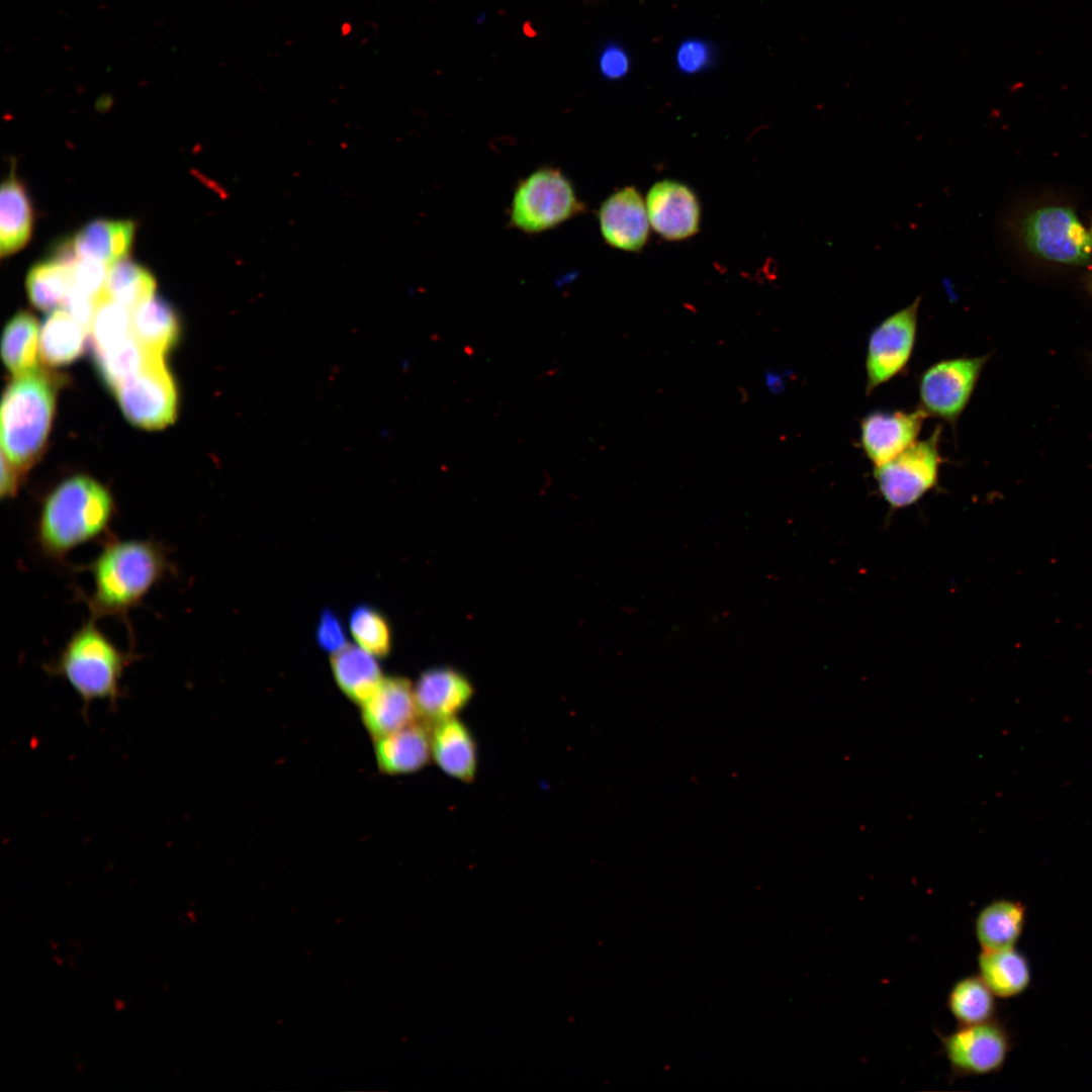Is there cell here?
I'll list each match as a JSON object with an SVG mask.
<instances>
[{"instance_id": "6da1fadb", "label": "cell", "mask_w": 1092, "mask_h": 1092, "mask_svg": "<svg viewBox=\"0 0 1092 1092\" xmlns=\"http://www.w3.org/2000/svg\"><path fill=\"white\" fill-rule=\"evenodd\" d=\"M170 548L155 539H120L110 535L97 555L79 567L91 576L89 594L78 598L91 619L117 618L128 622L131 610L142 605L160 582L176 574Z\"/></svg>"}, {"instance_id": "7a4b0ae2", "label": "cell", "mask_w": 1092, "mask_h": 1092, "mask_svg": "<svg viewBox=\"0 0 1092 1092\" xmlns=\"http://www.w3.org/2000/svg\"><path fill=\"white\" fill-rule=\"evenodd\" d=\"M117 508L110 490L88 475L69 476L43 497L33 526L40 555L65 564L78 547L112 535Z\"/></svg>"}, {"instance_id": "3957f363", "label": "cell", "mask_w": 1092, "mask_h": 1092, "mask_svg": "<svg viewBox=\"0 0 1092 1092\" xmlns=\"http://www.w3.org/2000/svg\"><path fill=\"white\" fill-rule=\"evenodd\" d=\"M89 618L67 640L58 656L44 665L52 676L64 679L80 698L83 714L95 701L116 706L122 696V677L138 659L132 649L122 651Z\"/></svg>"}, {"instance_id": "277c9868", "label": "cell", "mask_w": 1092, "mask_h": 1092, "mask_svg": "<svg viewBox=\"0 0 1092 1092\" xmlns=\"http://www.w3.org/2000/svg\"><path fill=\"white\" fill-rule=\"evenodd\" d=\"M58 379L35 369L7 387L1 405L2 454L25 476L46 446Z\"/></svg>"}, {"instance_id": "5b68a950", "label": "cell", "mask_w": 1092, "mask_h": 1092, "mask_svg": "<svg viewBox=\"0 0 1092 1092\" xmlns=\"http://www.w3.org/2000/svg\"><path fill=\"white\" fill-rule=\"evenodd\" d=\"M586 210L572 181L559 168L542 166L515 186L508 210V224L526 235H539L582 214Z\"/></svg>"}, {"instance_id": "8992f818", "label": "cell", "mask_w": 1092, "mask_h": 1092, "mask_svg": "<svg viewBox=\"0 0 1092 1092\" xmlns=\"http://www.w3.org/2000/svg\"><path fill=\"white\" fill-rule=\"evenodd\" d=\"M1020 238L1035 257L1060 265L1092 264V237L1075 210L1050 204L1026 212L1019 222Z\"/></svg>"}, {"instance_id": "52a82bcc", "label": "cell", "mask_w": 1092, "mask_h": 1092, "mask_svg": "<svg viewBox=\"0 0 1092 1092\" xmlns=\"http://www.w3.org/2000/svg\"><path fill=\"white\" fill-rule=\"evenodd\" d=\"M940 435L938 427L927 439L916 441L892 460L875 467L878 489L891 509L912 506L937 484L942 461Z\"/></svg>"}, {"instance_id": "ba28073f", "label": "cell", "mask_w": 1092, "mask_h": 1092, "mask_svg": "<svg viewBox=\"0 0 1092 1092\" xmlns=\"http://www.w3.org/2000/svg\"><path fill=\"white\" fill-rule=\"evenodd\" d=\"M989 355L958 357L929 366L918 383L920 406L926 415L952 427L967 407Z\"/></svg>"}, {"instance_id": "9c48e42d", "label": "cell", "mask_w": 1092, "mask_h": 1092, "mask_svg": "<svg viewBox=\"0 0 1092 1092\" xmlns=\"http://www.w3.org/2000/svg\"><path fill=\"white\" fill-rule=\"evenodd\" d=\"M114 391L126 419L140 428L161 429L176 417V387L163 356H153Z\"/></svg>"}, {"instance_id": "30bf717a", "label": "cell", "mask_w": 1092, "mask_h": 1092, "mask_svg": "<svg viewBox=\"0 0 1092 1092\" xmlns=\"http://www.w3.org/2000/svg\"><path fill=\"white\" fill-rule=\"evenodd\" d=\"M921 298L896 311L871 333L866 354V391L893 379L907 366L916 341Z\"/></svg>"}, {"instance_id": "8fae6325", "label": "cell", "mask_w": 1092, "mask_h": 1092, "mask_svg": "<svg viewBox=\"0 0 1092 1092\" xmlns=\"http://www.w3.org/2000/svg\"><path fill=\"white\" fill-rule=\"evenodd\" d=\"M938 1035L953 1077L995 1072L1002 1067L1009 1052L1007 1032L991 1020L959 1025L954 1030Z\"/></svg>"}, {"instance_id": "7c38bea8", "label": "cell", "mask_w": 1092, "mask_h": 1092, "mask_svg": "<svg viewBox=\"0 0 1092 1092\" xmlns=\"http://www.w3.org/2000/svg\"><path fill=\"white\" fill-rule=\"evenodd\" d=\"M646 208L650 226L663 240L680 242L700 231L702 207L697 193L687 184L664 179L648 190Z\"/></svg>"}, {"instance_id": "4fadbf2b", "label": "cell", "mask_w": 1092, "mask_h": 1092, "mask_svg": "<svg viewBox=\"0 0 1092 1092\" xmlns=\"http://www.w3.org/2000/svg\"><path fill=\"white\" fill-rule=\"evenodd\" d=\"M598 221L605 243L616 250L638 253L649 241L646 204L634 186L611 193L598 209Z\"/></svg>"}, {"instance_id": "5bb4252c", "label": "cell", "mask_w": 1092, "mask_h": 1092, "mask_svg": "<svg viewBox=\"0 0 1092 1092\" xmlns=\"http://www.w3.org/2000/svg\"><path fill=\"white\" fill-rule=\"evenodd\" d=\"M927 417L921 407L868 414L860 421L859 441L874 467L892 460L915 443Z\"/></svg>"}, {"instance_id": "9a60e30c", "label": "cell", "mask_w": 1092, "mask_h": 1092, "mask_svg": "<svg viewBox=\"0 0 1092 1092\" xmlns=\"http://www.w3.org/2000/svg\"><path fill=\"white\" fill-rule=\"evenodd\" d=\"M419 718L434 725L454 717L470 702L469 679L450 667H435L421 674L414 688Z\"/></svg>"}, {"instance_id": "2e32d148", "label": "cell", "mask_w": 1092, "mask_h": 1092, "mask_svg": "<svg viewBox=\"0 0 1092 1092\" xmlns=\"http://www.w3.org/2000/svg\"><path fill=\"white\" fill-rule=\"evenodd\" d=\"M361 706L364 726L375 739L402 729L419 718L414 688L403 677L383 678Z\"/></svg>"}, {"instance_id": "e0dca14e", "label": "cell", "mask_w": 1092, "mask_h": 1092, "mask_svg": "<svg viewBox=\"0 0 1092 1092\" xmlns=\"http://www.w3.org/2000/svg\"><path fill=\"white\" fill-rule=\"evenodd\" d=\"M431 751L436 764L449 777L470 783L477 771V745L470 729L457 717L432 725Z\"/></svg>"}, {"instance_id": "ac0fdd59", "label": "cell", "mask_w": 1092, "mask_h": 1092, "mask_svg": "<svg viewBox=\"0 0 1092 1092\" xmlns=\"http://www.w3.org/2000/svg\"><path fill=\"white\" fill-rule=\"evenodd\" d=\"M415 722L375 739L378 767L387 775H406L425 767L432 758L431 729Z\"/></svg>"}, {"instance_id": "d6986e66", "label": "cell", "mask_w": 1092, "mask_h": 1092, "mask_svg": "<svg viewBox=\"0 0 1092 1092\" xmlns=\"http://www.w3.org/2000/svg\"><path fill=\"white\" fill-rule=\"evenodd\" d=\"M32 207L14 171L4 179L0 193V252L9 256L22 249L31 237Z\"/></svg>"}, {"instance_id": "ffe728a7", "label": "cell", "mask_w": 1092, "mask_h": 1092, "mask_svg": "<svg viewBox=\"0 0 1092 1092\" xmlns=\"http://www.w3.org/2000/svg\"><path fill=\"white\" fill-rule=\"evenodd\" d=\"M135 225L131 220L95 219L82 228L73 239L80 259H95L108 265L127 255Z\"/></svg>"}, {"instance_id": "44dd1931", "label": "cell", "mask_w": 1092, "mask_h": 1092, "mask_svg": "<svg viewBox=\"0 0 1092 1092\" xmlns=\"http://www.w3.org/2000/svg\"><path fill=\"white\" fill-rule=\"evenodd\" d=\"M332 655V671L340 690L362 705L383 679L375 656L352 645H346Z\"/></svg>"}, {"instance_id": "7402d4cb", "label": "cell", "mask_w": 1092, "mask_h": 1092, "mask_svg": "<svg viewBox=\"0 0 1092 1092\" xmlns=\"http://www.w3.org/2000/svg\"><path fill=\"white\" fill-rule=\"evenodd\" d=\"M131 334L147 351L163 356L177 342V315L167 301L151 297L133 309Z\"/></svg>"}, {"instance_id": "603a6c76", "label": "cell", "mask_w": 1092, "mask_h": 1092, "mask_svg": "<svg viewBox=\"0 0 1092 1092\" xmlns=\"http://www.w3.org/2000/svg\"><path fill=\"white\" fill-rule=\"evenodd\" d=\"M1024 921V908L1010 900H995L980 910L975 919V933L982 949L1011 948L1018 939Z\"/></svg>"}, {"instance_id": "cb8c5ba5", "label": "cell", "mask_w": 1092, "mask_h": 1092, "mask_svg": "<svg viewBox=\"0 0 1092 1092\" xmlns=\"http://www.w3.org/2000/svg\"><path fill=\"white\" fill-rule=\"evenodd\" d=\"M978 970L993 994L1001 998L1019 994L1029 982L1027 963L1013 947L982 949L978 957Z\"/></svg>"}, {"instance_id": "d4e9b609", "label": "cell", "mask_w": 1092, "mask_h": 1092, "mask_svg": "<svg viewBox=\"0 0 1092 1092\" xmlns=\"http://www.w3.org/2000/svg\"><path fill=\"white\" fill-rule=\"evenodd\" d=\"M85 333L68 311L54 310L40 330L39 354L42 361L51 366L73 362L83 351Z\"/></svg>"}, {"instance_id": "484cf974", "label": "cell", "mask_w": 1092, "mask_h": 1092, "mask_svg": "<svg viewBox=\"0 0 1092 1092\" xmlns=\"http://www.w3.org/2000/svg\"><path fill=\"white\" fill-rule=\"evenodd\" d=\"M2 358L15 376L36 369L37 323L29 312L16 313L6 325L1 344Z\"/></svg>"}, {"instance_id": "4316f807", "label": "cell", "mask_w": 1092, "mask_h": 1092, "mask_svg": "<svg viewBox=\"0 0 1092 1092\" xmlns=\"http://www.w3.org/2000/svg\"><path fill=\"white\" fill-rule=\"evenodd\" d=\"M993 992L978 975L958 980L950 988L946 1006L959 1025L986 1022L995 1012Z\"/></svg>"}, {"instance_id": "83f0119b", "label": "cell", "mask_w": 1092, "mask_h": 1092, "mask_svg": "<svg viewBox=\"0 0 1092 1092\" xmlns=\"http://www.w3.org/2000/svg\"><path fill=\"white\" fill-rule=\"evenodd\" d=\"M155 287L153 275L130 259L122 258L109 265L105 291L128 309L153 297Z\"/></svg>"}, {"instance_id": "f1b7e54d", "label": "cell", "mask_w": 1092, "mask_h": 1092, "mask_svg": "<svg viewBox=\"0 0 1092 1092\" xmlns=\"http://www.w3.org/2000/svg\"><path fill=\"white\" fill-rule=\"evenodd\" d=\"M72 270L54 259L33 265L25 280L32 305L41 310H51L63 303L72 287Z\"/></svg>"}, {"instance_id": "f546056e", "label": "cell", "mask_w": 1092, "mask_h": 1092, "mask_svg": "<svg viewBox=\"0 0 1092 1092\" xmlns=\"http://www.w3.org/2000/svg\"><path fill=\"white\" fill-rule=\"evenodd\" d=\"M94 355L99 373L114 390L136 374L156 354L147 351L130 334L108 348L94 350Z\"/></svg>"}, {"instance_id": "4dcf8cb0", "label": "cell", "mask_w": 1092, "mask_h": 1092, "mask_svg": "<svg viewBox=\"0 0 1092 1092\" xmlns=\"http://www.w3.org/2000/svg\"><path fill=\"white\" fill-rule=\"evenodd\" d=\"M129 309L112 299L105 291L96 299L89 332L94 350L108 348L131 334Z\"/></svg>"}, {"instance_id": "1f68e13d", "label": "cell", "mask_w": 1092, "mask_h": 1092, "mask_svg": "<svg viewBox=\"0 0 1092 1092\" xmlns=\"http://www.w3.org/2000/svg\"><path fill=\"white\" fill-rule=\"evenodd\" d=\"M349 624L358 646L373 656L388 654L391 647L390 629L386 619L377 610L358 606L352 611Z\"/></svg>"}, {"instance_id": "d6a6232c", "label": "cell", "mask_w": 1092, "mask_h": 1092, "mask_svg": "<svg viewBox=\"0 0 1092 1092\" xmlns=\"http://www.w3.org/2000/svg\"><path fill=\"white\" fill-rule=\"evenodd\" d=\"M107 266L95 259H80L72 270V286L97 299L105 293Z\"/></svg>"}, {"instance_id": "836d02e7", "label": "cell", "mask_w": 1092, "mask_h": 1092, "mask_svg": "<svg viewBox=\"0 0 1092 1092\" xmlns=\"http://www.w3.org/2000/svg\"><path fill=\"white\" fill-rule=\"evenodd\" d=\"M316 640L322 648L335 653L347 645L346 636L339 619L331 612L324 611L316 627Z\"/></svg>"}, {"instance_id": "e575fe53", "label": "cell", "mask_w": 1092, "mask_h": 1092, "mask_svg": "<svg viewBox=\"0 0 1092 1092\" xmlns=\"http://www.w3.org/2000/svg\"><path fill=\"white\" fill-rule=\"evenodd\" d=\"M64 302L71 316L88 332L95 311L96 298L72 286Z\"/></svg>"}, {"instance_id": "d590c367", "label": "cell", "mask_w": 1092, "mask_h": 1092, "mask_svg": "<svg viewBox=\"0 0 1092 1092\" xmlns=\"http://www.w3.org/2000/svg\"><path fill=\"white\" fill-rule=\"evenodd\" d=\"M601 73L609 80L623 78L629 71L630 63L626 53L619 47L611 46L601 54Z\"/></svg>"}, {"instance_id": "8d00e7d4", "label": "cell", "mask_w": 1092, "mask_h": 1092, "mask_svg": "<svg viewBox=\"0 0 1092 1092\" xmlns=\"http://www.w3.org/2000/svg\"><path fill=\"white\" fill-rule=\"evenodd\" d=\"M709 60L706 46L698 40H689L678 50L677 64L686 73H695L703 69Z\"/></svg>"}, {"instance_id": "74e56055", "label": "cell", "mask_w": 1092, "mask_h": 1092, "mask_svg": "<svg viewBox=\"0 0 1092 1092\" xmlns=\"http://www.w3.org/2000/svg\"><path fill=\"white\" fill-rule=\"evenodd\" d=\"M23 478L24 475L1 453V497L15 496Z\"/></svg>"}, {"instance_id": "f35d334b", "label": "cell", "mask_w": 1092, "mask_h": 1092, "mask_svg": "<svg viewBox=\"0 0 1092 1092\" xmlns=\"http://www.w3.org/2000/svg\"><path fill=\"white\" fill-rule=\"evenodd\" d=\"M783 380V376L778 372L767 370L764 373L765 386L772 394H780L784 391L785 385Z\"/></svg>"}, {"instance_id": "ab89813d", "label": "cell", "mask_w": 1092, "mask_h": 1092, "mask_svg": "<svg viewBox=\"0 0 1092 1092\" xmlns=\"http://www.w3.org/2000/svg\"><path fill=\"white\" fill-rule=\"evenodd\" d=\"M1087 289L1090 292V294L1092 295V274L1089 276V278L1087 280Z\"/></svg>"}, {"instance_id": "60d3db41", "label": "cell", "mask_w": 1092, "mask_h": 1092, "mask_svg": "<svg viewBox=\"0 0 1092 1092\" xmlns=\"http://www.w3.org/2000/svg\"><path fill=\"white\" fill-rule=\"evenodd\" d=\"M1090 235H1091V237H1092V226H1091V229H1090Z\"/></svg>"}]
</instances>
